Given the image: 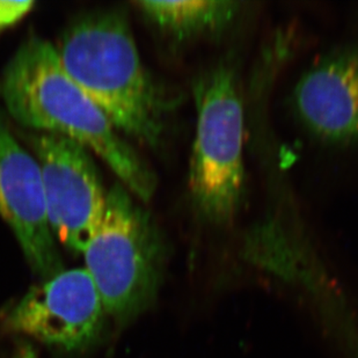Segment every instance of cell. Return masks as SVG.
I'll use <instances>...</instances> for the list:
<instances>
[{
	"label": "cell",
	"mask_w": 358,
	"mask_h": 358,
	"mask_svg": "<svg viewBox=\"0 0 358 358\" xmlns=\"http://www.w3.org/2000/svg\"><path fill=\"white\" fill-rule=\"evenodd\" d=\"M0 95L19 124L79 143L100 157L142 202L152 199L155 173L70 78L49 41L31 36L21 44L3 70Z\"/></svg>",
	"instance_id": "obj_1"
},
{
	"label": "cell",
	"mask_w": 358,
	"mask_h": 358,
	"mask_svg": "<svg viewBox=\"0 0 358 358\" xmlns=\"http://www.w3.org/2000/svg\"><path fill=\"white\" fill-rule=\"evenodd\" d=\"M56 49L70 78L117 131L159 144L173 100L145 68L123 14H86L66 28Z\"/></svg>",
	"instance_id": "obj_2"
},
{
	"label": "cell",
	"mask_w": 358,
	"mask_h": 358,
	"mask_svg": "<svg viewBox=\"0 0 358 358\" xmlns=\"http://www.w3.org/2000/svg\"><path fill=\"white\" fill-rule=\"evenodd\" d=\"M83 255L85 269L114 320H130L153 301L162 280L164 240L151 216L124 187L109 189L105 213Z\"/></svg>",
	"instance_id": "obj_3"
},
{
	"label": "cell",
	"mask_w": 358,
	"mask_h": 358,
	"mask_svg": "<svg viewBox=\"0 0 358 358\" xmlns=\"http://www.w3.org/2000/svg\"><path fill=\"white\" fill-rule=\"evenodd\" d=\"M196 132L190 157V196L203 220L229 223L245 189L243 107L237 72L220 63L194 84Z\"/></svg>",
	"instance_id": "obj_4"
},
{
	"label": "cell",
	"mask_w": 358,
	"mask_h": 358,
	"mask_svg": "<svg viewBox=\"0 0 358 358\" xmlns=\"http://www.w3.org/2000/svg\"><path fill=\"white\" fill-rule=\"evenodd\" d=\"M40 166L55 239L83 254L107 206L108 192L91 153L79 143L45 132L27 137Z\"/></svg>",
	"instance_id": "obj_5"
},
{
	"label": "cell",
	"mask_w": 358,
	"mask_h": 358,
	"mask_svg": "<svg viewBox=\"0 0 358 358\" xmlns=\"http://www.w3.org/2000/svg\"><path fill=\"white\" fill-rule=\"evenodd\" d=\"M101 294L85 268L62 271L0 312L6 331L75 352L91 345L105 322Z\"/></svg>",
	"instance_id": "obj_6"
},
{
	"label": "cell",
	"mask_w": 358,
	"mask_h": 358,
	"mask_svg": "<svg viewBox=\"0 0 358 358\" xmlns=\"http://www.w3.org/2000/svg\"><path fill=\"white\" fill-rule=\"evenodd\" d=\"M0 217L10 227L36 274L49 278L62 271L38 160L15 138L1 113Z\"/></svg>",
	"instance_id": "obj_7"
},
{
	"label": "cell",
	"mask_w": 358,
	"mask_h": 358,
	"mask_svg": "<svg viewBox=\"0 0 358 358\" xmlns=\"http://www.w3.org/2000/svg\"><path fill=\"white\" fill-rule=\"evenodd\" d=\"M297 114L319 138L358 141V49L335 51L308 69L294 88Z\"/></svg>",
	"instance_id": "obj_8"
},
{
	"label": "cell",
	"mask_w": 358,
	"mask_h": 358,
	"mask_svg": "<svg viewBox=\"0 0 358 358\" xmlns=\"http://www.w3.org/2000/svg\"><path fill=\"white\" fill-rule=\"evenodd\" d=\"M135 5L155 26L179 41L223 31L238 17L241 6L237 1L204 0H139Z\"/></svg>",
	"instance_id": "obj_9"
},
{
	"label": "cell",
	"mask_w": 358,
	"mask_h": 358,
	"mask_svg": "<svg viewBox=\"0 0 358 358\" xmlns=\"http://www.w3.org/2000/svg\"><path fill=\"white\" fill-rule=\"evenodd\" d=\"M34 1H0V33L17 24L34 6Z\"/></svg>",
	"instance_id": "obj_10"
}]
</instances>
